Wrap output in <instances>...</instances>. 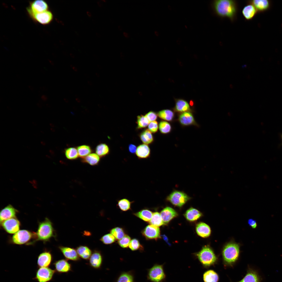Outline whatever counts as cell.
Instances as JSON below:
<instances>
[{
    "label": "cell",
    "instance_id": "obj_26",
    "mask_svg": "<svg viewBox=\"0 0 282 282\" xmlns=\"http://www.w3.org/2000/svg\"><path fill=\"white\" fill-rule=\"evenodd\" d=\"M116 282H134L133 272L130 271L122 272L118 276Z\"/></svg>",
    "mask_w": 282,
    "mask_h": 282
},
{
    "label": "cell",
    "instance_id": "obj_27",
    "mask_svg": "<svg viewBox=\"0 0 282 282\" xmlns=\"http://www.w3.org/2000/svg\"><path fill=\"white\" fill-rule=\"evenodd\" d=\"M76 250L79 256L85 260L89 259L92 253L91 250L85 246H80L77 248Z\"/></svg>",
    "mask_w": 282,
    "mask_h": 282
},
{
    "label": "cell",
    "instance_id": "obj_30",
    "mask_svg": "<svg viewBox=\"0 0 282 282\" xmlns=\"http://www.w3.org/2000/svg\"><path fill=\"white\" fill-rule=\"evenodd\" d=\"M175 109L177 112L183 113L188 111L190 110V108L189 104L186 101L179 99L176 102Z\"/></svg>",
    "mask_w": 282,
    "mask_h": 282
},
{
    "label": "cell",
    "instance_id": "obj_31",
    "mask_svg": "<svg viewBox=\"0 0 282 282\" xmlns=\"http://www.w3.org/2000/svg\"><path fill=\"white\" fill-rule=\"evenodd\" d=\"M100 160V158L95 153H92L82 158L81 161L83 162L87 163L90 165L94 166L97 164Z\"/></svg>",
    "mask_w": 282,
    "mask_h": 282
},
{
    "label": "cell",
    "instance_id": "obj_45",
    "mask_svg": "<svg viewBox=\"0 0 282 282\" xmlns=\"http://www.w3.org/2000/svg\"><path fill=\"white\" fill-rule=\"evenodd\" d=\"M158 127L157 122L154 121L150 122L148 126V129L152 133H154L158 131Z\"/></svg>",
    "mask_w": 282,
    "mask_h": 282
},
{
    "label": "cell",
    "instance_id": "obj_38",
    "mask_svg": "<svg viewBox=\"0 0 282 282\" xmlns=\"http://www.w3.org/2000/svg\"><path fill=\"white\" fill-rule=\"evenodd\" d=\"M64 153L67 158L69 160H75L79 156L77 150L74 147H70L66 149Z\"/></svg>",
    "mask_w": 282,
    "mask_h": 282
},
{
    "label": "cell",
    "instance_id": "obj_33",
    "mask_svg": "<svg viewBox=\"0 0 282 282\" xmlns=\"http://www.w3.org/2000/svg\"><path fill=\"white\" fill-rule=\"evenodd\" d=\"M96 152L101 157H104L108 155L109 152V149L108 146L105 143H102L98 145L96 148Z\"/></svg>",
    "mask_w": 282,
    "mask_h": 282
},
{
    "label": "cell",
    "instance_id": "obj_49",
    "mask_svg": "<svg viewBox=\"0 0 282 282\" xmlns=\"http://www.w3.org/2000/svg\"><path fill=\"white\" fill-rule=\"evenodd\" d=\"M163 239L165 241V242L169 245H171V244L168 242V240L167 237L165 235H163L162 236Z\"/></svg>",
    "mask_w": 282,
    "mask_h": 282
},
{
    "label": "cell",
    "instance_id": "obj_56",
    "mask_svg": "<svg viewBox=\"0 0 282 282\" xmlns=\"http://www.w3.org/2000/svg\"><path fill=\"white\" fill-rule=\"evenodd\" d=\"M96 76L98 77H99V75L98 74V73H96Z\"/></svg>",
    "mask_w": 282,
    "mask_h": 282
},
{
    "label": "cell",
    "instance_id": "obj_20",
    "mask_svg": "<svg viewBox=\"0 0 282 282\" xmlns=\"http://www.w3.org/2000/svg\"><path fill=\"white\" fill-rule=\"evenodd\" d=\"M242 13L245 19L247 20H250L255 16L258 12L253 5L248 3L243 8Z\"/></svg>",
    "mask_w": 282,
    "mask_h": 282
},
{
    "label": "cell",
    "instance_id": "obj_15",
    "mask_svg": "<svg viewBox=\"0 0 282 282\" xmlns=\"http://www.w3.org/2000/svg\"><path fill=\"white\" fill-rule=\"evenodd\" d=\"M59 248L66 260L75 261L79 260V257L74 249L62 246H59Z\"/></svg>",
    "mask_w": 282,
    "mask_h": 282
},
{
    "label": "cell",
    "instance_id": "obj_59",
    "mask_svg": "<svg viewBox=\"0 0 282 282\" xmlns=\"http://www.w3.org/2000/svg\"><path fill=\"white\" fill-rule=\"evenodd\" d=\"M32 124L34 125H36V123L34 122H33Z\"/></svg>",
    "mask_w": 282,
    "mask_h": 282
},
{
    "label": "cell",
    "instance_id": "obj_51",
    "mask_svg": "<svg viewBox=\"0 0 282 282\" xmlns=\"http://www.w3.org/2000/svg\"><path fill=\"white\" fill-rule=\"evenodd\" d=\"M123 34L124 36L127 38H128L130 37L128 34L126 32H124L123 33Z\"/></svg>",
    "mask_w": 282,
    "mask_h": 282
},
{
    "label": "cell",
    "instance_id": "obj_23",
    "mask_svg": "<svg viewBox=\"0 0 282 282\" xmlns=\"http://www.w3.org/2000/svg\"><path fill=\"white\" fill-rule=\"evenodd\" d=\"M196 230L197 234L203 238L209 237L211 233V230L209 226L203 222H200L197 225Z\"/></svg>",
    "mask_w": 282,
    "mask_h": 282
},
{
    "label": "cell",
    "instance_id": "obj_53",
    "mask_svg": "<svg viewBox=\"0 0 282 282\" xmlns=\"http://www.w3.org/2000/svg\"><path fill=\"white\" fill-rule=\"evenodd\" d=\"M88 84L90 86H92V82L90 81H87Z\"/></svg>",
    "mask_w": 282,
    "mask_h": 282
},
{
    "label": "cell",
    "instance_id": "obj_48",
    "mask_svg": "<svg viewBox=\"0 0 282 282\" xmlns=\"http://www.w3.org/2000/svg\"><path fill=\"white\" fill-rule=\"evenodd\" d=\"M128 149V150L130 152L134 154L136 153L137 147L135 145L131 144L129 145Z\"/></svg>",
    "mask_w": 282,
    "mask_h": 282
},
{
    "label": "cell",
    "instance_id": "obj_50",
    "mask_svg": "<svg viewBox=\"0 0 282 282\" xmlns=\"http://www.w3.org/2000/svg\"><path fill=\"white\" fill-rule=\"evenodd\" d=\"M70 67L72 69H73L76 72L77 71L78 69L77 68L75 67L73 65H70Z\"/></svg>",
    "mask_w": 282,
    "mask_h": 282
},
{
    "label": "cell",
    "instance_id": "obj_22",
    "mask_svg": "<svg viewBox=\"0 0 282 282\" xmlns=\"http://www.w3.org/2000/svg\"><path fill=\"white\" fill-rule=\"evenodd\" d=\"M179 120L184 126H189L194 124L195 121L192 114L189 111L184 112L179 116Z\"/></svg>",
    "mask_w": 282,
    "mask_h": 282
},
{
    "label": "cell",
    "instance_id": "obj_21",
    "mask_svg": "<svg viewBox=\"0 0 282 282\" xmlns=\"http://www.w3.org/2000/svg\"><path fill=\"white\" fill-rule=\"evenodd\" d=\"M261 278L255 271L249 269L247 271L244 277L240 281L237 282H260Z\"/></svg>",
    "mask_w": 282,
    "mask_h": 282
},
{
    "label": "cell",
    "instance_id": "obj_60",
    "mask_svg": "<svg viewBox=\"0 0 282 282\" xmlns=\"http://www.w3.org/2000/svg\"><path fill=\"white\" fill-rule=\"evenodd\" d=\"M41 133H44V132H43V131H41Z\"/></svg>",
    "mask_w": 282,
    "mask_h": 282
},
{
    "label": "cell",
    "instance_id": "obj_42",
    "mask_svg": "<svg viewBox=\"0 0 282 282\" xmlns=\"http://www.w3.org/2000/svg\"><path fill=\"white\" fill-rule=\"evenodd\" d=\"M129 247L132 251H136L138 250H142L143 247L140 244L138 240L136 239L131 240L130 243Z\"/></svg>",
    "mask_w": 282,
    "mask_h": 282
},
{
    "label": "cell",
    "instance_id": "obj_28",
    "mask_svg": "<svg viewBox=\"0 0 282 282\" xmlns=\"http://www.w3.org/2000/svg\"><path fill=\"white\" fill-rule=\"evenodd\" d=\"M204 282H218L219 277L217 273L212 270H208L203 275Z\"/></svg>",
    "mask_w": 282,
    "mask_h": 282
},
{
    "label": "cell",
    "instance_id": "obj_13",
    "mask_svg": "<svg viewBox=\"0 0 282 282\" xmlns=\"http://www.w3.org/2000/svg\"><path fill=\"white\" fill-rule=\"evenodd\" d=\"M142 235L148 239H157L160 237V229L152 225L147 226L142 231Z\"/></svg>",
    "mask_w": 282,
    "mask_h": 282
},
{
    "label": "cell",
    "instance_id": "obj_34",
    "mask_svg": "<svg viewBox=\"0 0 282 282\" xmlns=\"http://www.w3.org/2000/svg\"><path fill=\"white\" fill-rule=\"evenodd\" d=\"M157 115L161 119L164 120L170 121L173 119L174 114L172 110L169 109L163 110L158 112Z\"/></svg>",
    "mask_w": 282,
    "mask_h": 282
},
{
    "label": "cell",
    "instance_id": "obj_52",
    "mask_svg": "<svg viewBox=\"0 0 282 282\" xmlns=\"http://www.w3.org/2000/svg\"><path fill=\"white\" fill-rule=\"evenodd\" d=\"M118 29L120 31H122V28L121 26L119 25L118 27Z\"/></svg>",
    "mask_w": 282,
    "mask_h": 282
},
{
    "label": "cell",
    "instance_id": "obj_10",
    "mask_svg": "<svg viewBox=\"0 0 282 282\" xmlns=\"http://www.w3.org/2000/svg\"><path fill=\"white\" fill-rule=\"evenodd\" d=\"M29 15L34 21L44 25L50 24L52 21L54 17L52 12L49 10Z\"/></svg>",
    "mask_w": 282,
    "mask_h": 282
},
{
    "label": "cell",
    "instance_id": "obj_3",
    "mask_svg": "<svg viewBox=\"0 0 282 282\" xmlns=\"http://www.w3.org/2000/svg\"><path fill=\"white\" fill-rule=\"evenodd\" d=\"M36 232L26 230L19 231L11 237L10 242L19 245H30L37 241Z\"/></svg>",
    "mask_w": 282,
    "mask_h": 282
},
{
    "label": "cell",
    "instance_id": "obj_54",
    "mask_svg": "<svg viewBox=\"0 0 282 282\" xmlns=\"http://www.w3.org/2000/svg\"><path fill=\"white\" fill-rule=\"evenodd\" d=\"M41 143L44 146V145H46L45 143V142H44V141H41Z\"/></svg>",
    "mask_w": 282,
    "mask_h": 282
},
{
    "label": "cell",
    "instance_id": "obj_58",
    "mask_svg": "<svg viewBox=\"0 0 282 282\" xmlns=\"http://www.w3.org/2000/svg\"><path fill=\"white\" fill-rule=\"evenodd\" d=\"M155 34H156V35H157V36H158V33H157V32H156V31H155Z\"/></svg>",
    "mask_w": 282,
    "mask_h": 282
},
{
    "label": "cell",
    "instance_id": "obj_1",
    "mask_svg": "<svg viewBox=\"0 0 282 282\" xmlns=\"http://www.w3.org/2000/svg\"><path fill=\"white\" fill-rule=\"evenodd\" d=\"M212 6L215 14L221 17H227L233 21L237 11V5L235 1L216 0L213 1Z\"/></svg>",
    "mask_w": 282,
    "mask_h": 282
},
{
    "label": "cell",
    "instance_id": "obj_55",
    "mask_svg": "<svg viewBox=\"0 0 282 282\" xmlns=\"http://www.w3.org/2000/svg\"><path fill=\"white\" fill-rule=\"evenodd\" d=\"M75 99H76V100L78 102H80V99L79 98H78V97L76 98Z\"/></svg>",
    "mask_w": 282,
    "mask_h": 282
},
{
    "label": "cell",
    "instance_id": "obj_7",
    "mask_svg": "<svg viewBox=\"0 0 282 282\" xmlns=\"http://www.w3.org/2000/svg\"><path fill=\"white\" fill-rule=\"evenodd\" d=\"M166 199L173 205L181 207L190 199V197L183 192L176 190L172 192Z\"/></svg>",
    "mask_w": 282,
    "mask_h": 282
},
{
    "label": "cell",
    "instance_id": "obj_35",
    "mask_svg": "<svg viewBox=\"0 0 282 282\" xmlns=\"http://www.w3.org/2000/svg\"><path fill=\"white\" fill-rule=\"evenodd\" d=\"M149 222L150 225L157 227L164 224L160 214L157 212L153 214L152 218Z\"/></svg>",
    "mask_w": 282,
    "mask_h": 282
},
{
    "label": "cell",
    "instance_id": "obj_57",
    "mask_svg": "<svg viewBox=\"0 0 282 282\" xmlns=\"http://www.w3.org/2000/svg\"><path fill=\"white\" fill-rule=\"evenodd\" d=\"M64 101L66 102H68V100L67 99H66V98H64Z\"/></svg>",
    "mask_w": 282,
    "mask_h": 282
},
{
    "label": "cell",
    "instance_id": "obj_46",
    "mask_svg": "<svg viewBox=\"0 0 282 282\" xmlns=\"http://www.w3.org/2000/svg\"><path fill=\"white\" fill-rule=\"evenodd\" d=\"M145 115L149 122L155 121L157 118V115L154 112L151 111L146 114Z\"/></svg>",
    "mask_w": 282,
    "mask_h": 282
},
{
    "label": "cell",
    "instance_id": "obj_29",
    "mask_svg": "<svg viewBox=\"0 0 282 282\" xmlns=\"http://www.w3.org/2000/svg\"><path fill=\"white\" fill-rule=\"evenodd\" d=\"M139 138L144 144L146 145L151 143L154 140V138L152 133L148 129H146L142 131L140 134Z\"/></svg>",
    "mask_w": 282,
    "mask_h": 282
},
{
    "label": "cell",
    "instance_id": "obj_44",
    "mask_svg": "<svg viewBox=\"0 0 282 282\" xmlns=\"http://www.w3.org/2000/svg\"><path fill=\"white\" fill-rule=\"evenodd\" d=\"M131 239L129 236L126 235L122 239L119 240L118 243L121 247L123 248H127L129 246Z\"/></svg>",
    "mask_w": 282,
    "mask_h": 282
},
{
    "label": "cell",
    "instance_id": "obj_16",
    "mask_svg": "<svg viewBox=\"0 0 282 282\" xmlns=\"http://www.w3.org/2000/svg\"><path fill=\"white\" fill-rule=\"evenodd\" d=\"M248 3L253 5L258 13L265 11L268 10L271 6V3L268 0H254L248 1Z\"/></svg>",
    "mask_w": 282,
    "mask_h": 282
},
{
    "label": "cell",
    "instance_id": "obj_40",
    "mask_svg": "<svg viewBox=\"0 0 282 282\" xmlns=\"http://www.w3.org/2000/svg\"><path fill=\"white\" fill-rule=\"evenodd\" d=\"M131 202L128 199L124 198L118 201V205L119 208L122 211H127L131 208Z\"/></svg>",
    "mask_w": 282,
    "mask_h": 282
},
{
    "label": "cell",
    "instance_id": "obj_11",
    "mask_svg": "<svg viewBox=\"0 0 282 282\" xmlns=\"http://www.w3.org/2000/svg\"><path fill=\"white\" fill-rule=\"evenodd\" d=\"M55 271L49 267H39L35 278L38 282H48L52 278Z\"/></svg>",
    "mask_w": 282,
    "mask_h": 282
},
{
    "label": "cell",
    "instance_id": "obj_47",
    "mask_svg": "<svg viewBox=\"0 0 282 282\" xmlns=\"http://www.w3.org/2000/svg\"><path fill=\"white\" fill-rule=\"evenodd\" d=\"M248 223L249 226L253 228H255L257 226L256 221L252 219H250L248 220Z\"/></svg>",
    "mask_w": 282,
    "mask_h": 282
},
{
    "label": "cell",
    "instance_id": "obj_17",
    "mask_svg": "<svg viewBox=\"0 0 282 282\" xmlns=\"http://www.w3.org/2000/svg\"><path fill=\"white\" fill-rule=\"evenodd\" d=\"M54 265L56 271L58 273H67L72 270V265L67 260L62 259L56 261Z\"/></svg>",
    "mask_w": 282,
    "mask_h": 282
},
{
    "label": "cell",
    "instance_id": "obj_2",
    "mask_svg": "<svg viewBox=\"0 0 282 282\" xmlns=\"http://www.w3.org/2000/svg\"><path fill=\"white\" fill-rule=\"evenodd\" d=\"M37 241L45 242L55 236L54 230L52 223L48 218L39 222L37 231L36 232Z\"/></svg>",
    "mask_w": 282,
    "mask_h": 282
},
{
    "label": "cell",
    "instance_id": "obj_39",
    "mask_svg": "<svg viewBox=\"0 0 282 282\" xmlns=\"http://www.w3.org/2000/svg\"><path fill=\"white\" fill-rule=\"evenodd\" d=\"M110 233L116 239L118 240L122 239L125 235L123 229L119 227H116L112 229L110 231Z\"/></svg>",
    "mask_w": 282,
    "mask_h": 282
},
{
    "label": "cell",
    "instance_id": "obj_8",
    "mask_svg": "<svg viewBox=\"0 0 282 282\" xmlns=\"http://www.w3.org/2000/svg\"><path fill=\"white\" fill-rule=\"evenodd\" d=\"M1 226L7 232L10 234H14L19 230L21 224L16 218H10L0 223Z\"/></svg>",
    "mask_w": 282,
    "mask_h": 282
},
{
    "label": "cell",
    "instance_id": "obj_18",
    "mask_svg": "<svg viewBox=\"0 0 282 282\" xmlns=\"http://www.w3.org/2000/svg\"><path fill=\"white\" fill-rule=\"evenodd\" d=\"M102 262L103 258L101 254L99 251H95L92 253L90 257L89 263L91 267L98 269L101 267Z\"/></svg>",
    "mask_w": 282,
    "mask_h": 282
},
{
    "label": "cell",
    "instance_id": "obj_12",
    "mask_svg": "<svg viewBox=\"0 0 282 282\" xmlns=\"http://www.w3.org/2000/svg\"><path fill=\"white\" fill-rule=\"evenodd\" d=\"M18 211L11 204H9L2 209L0 212V223L7 219L16 217Z\"/></svg>",
    "mask_w": 282,
    "mask_h": 282
},
{
    "label": "cell",
    "instance_id": "obj_43",
    "mask_svg": "<svg viewBox=\"0 0 282 282\" xmlns=\"http://www.w3.org/2000/svg\"><path fill=\"white\" fill-rule=\"evenodd\" d=\"M100 240L104 244H109L112 243L115 241V238L111 234H108L103 236L100 239Z\"/></svg>",
    "mask_w": 282,
    "mask_h": 282
},
{
    "label": "cell",
    "instance_id": "obj_24",
    "mask_svg": "<svg viewBox=\"0 0 282 282\" xmlns=\"http://www.w3.org/2000/svg\"><path fill=\"white\" fill-rule=\"evenodd\" d=\"M136 154L139 158H147L150 156V150L148 145L141 144L137 147Z\"/></svg>",
    "mask_w": 282,
    "mask_h": 282
},
{
    "label": "cell",
    "instance_id": "obj_6",
    "mask_svg": "<svg viewBox=\"0 0 282 282\" xmlns=\"http://www.w3.org/2000/svg\"><path fill=\"white\" fill-rule=\"evenodd\" d=\"M165 277L162 265H155L148 270L147 279L151 282H162Z\"/></svg>",
    "mask_w": 282,
    "mask_h": 282
},
{
    "label": "cell",
    "instance_id": "obj_25",
    "mask_svg": "<svg viewBox=\"0 0 282 282\" xmlns=\"http://www.w3.org/2000/svg\"><path fill=\"white\" fill-rule=\"evenodd\" d=\"M184 216L187 220L189 221H195L202 216L201 213L197 209L191 208L188 209L184 214Z\"/></svg>",
    "mask_w": 282,
    "mask_h": 282
},
{
    "label": "cell",
    "instance_id": "obj_61",
    "mask_svg": "<svg viewBox=\"0 0 282 282\" xmlns=\"http://www.w3.org/2000/svg\"><path fill=\"white\" fill-rule=\"evenodd\" d=\"M281 138H282V135L281 136Z\"/></svg>",
    "mask_w": 282,
    "mask_h": 282
},
{
    "label": "cell",
    "instance_id": "obj_41",
    "mask_svg": "<svg viewBox=\"0 0 282 282\" xmlns=\"http://www.w3.org/2000/svg\"><path fill=\"white\" fill-rule=\"evenodd\" d=\"M158 127L160 132L163 134L169 133L171 129L170 124L166 121H161L159 124Z\"/></svg>",
    "mask_w": 282,
    "mask_h": 282
},
{
    "label": "cell",
    "instance_id": "obj_19",
    "mask_svg": "<svg viewBox=\"0 0 282 282\" xmlns=\"http://www.w3.org/2000/svg\"><path fill=\"white\" fill-rule=\"evenodd\" d=\"M164 224H167L172 219L176 217L178 214L172 208L167 207L163 209L160 213Z\"/></svg>",
    "mask_w": 282,
    "mask_h": 282
},
{
    "label": "cell",
    "instance_id": "obj_4",
    "mask_svg": "<svg viewBox=\"0 0 282 282\" xmlns=\"http://www.w3.org/2000/svg\"><path fill=\"white\" fill-rule=\"evenodd\" d=\"M239 253V247L237 244L233 243L227 244L222 252L224 263L227 266H232L238 259Z\"/></svg>",
    "mask_w": 282,
    "mask_h": 282
},
{
    "label": "cell",
    "instance_id": "obj_37",
    "mask_svg": "<svg viewBox=\"0 0 282 282\" xmlns=\"http://www.w3.org/2000/svg\"><path fill=\"white\" fill-rule=\"evenodd\" d=\"M150 122L145 115H139L137 117L136 123L137 128L138 129L146 127L148 126Z\"/></svg>",
    "mask_w": 282,
    "mask_h": 282
},
{
    "label": "cell",
    "instance_id": "obj_5",
    "mask_svg": "<svg viewBox=\"0 0 282 282\" xmlns=\"http://www.w3.org/2000/svg\"><path fill=\"white\" fill-rule=\"evenodd\" d=\"M196 256L199 261L205 267L214 265L216 262L217 258L213 250L209 246L203 247Z\"/></svg>",
    "mask_w": 282,
    "mask_h": 282
},
{
    "label": "cell",
    "instance_id": "obj_36",
    "mask_svg": "<svg viewBox=\"0 0 282 282\" xmlns=\"http://www.w3.org/2000/svg\"><path fill=\"white\" fill-rule=\"evenodd\" d=\"M79 156L81 158L87 156L92 151L91 147L87 145H82L77 147Z\"/></svg>",
    "mask_w": 282,
    "mask_h": 282
},
{
    "label": "cell",
    "instance_id": "obj_9",
    "mask_svg": "<svg viewBox=\"0 0 282 282\" xmlns=\"http://www.w3.org/2000/svg\"><path fill=\"white\" fill-rule=\"evenodd\" d=\"M29 15L43 12L49 10L47 3L42 0H35L30 2L29 6L26 8Z\"/></svg>",
    "mask_w": 282,
    "mask_h": 282
},
{
    "label": "cell",
    "instance_id": "obj_32",
    "mask_svg": "<svg viewBox=\"0 0 282 282\" xmlns=\"http://www.w3.org/2000/svg\"><path fill=\"white\" fill-rule=\"evenodd\" d=\"M134 215L145 221L149 222L152 218L153 213L148 209H144L134 213Z\"/></svg>",
    "mask_w": 282,
    "mask_h": 282
},
{
    "label": "cell",
    "instance_id": "obj_14",
    "mask_svg": "<svg viewBox=\"0 0 282 282\" xmlns=\"http://www.w3.org/2000/svg\"><path fill=\"white\" fill-rule=\"evenodd\" d=\"M52 260L51 253L48 251L45 250L38 256L37 264L39 267H48L50 265Z\"/></svg>",
    "mask_w": 282,
    "mask_h": 282
}]
</instances>
